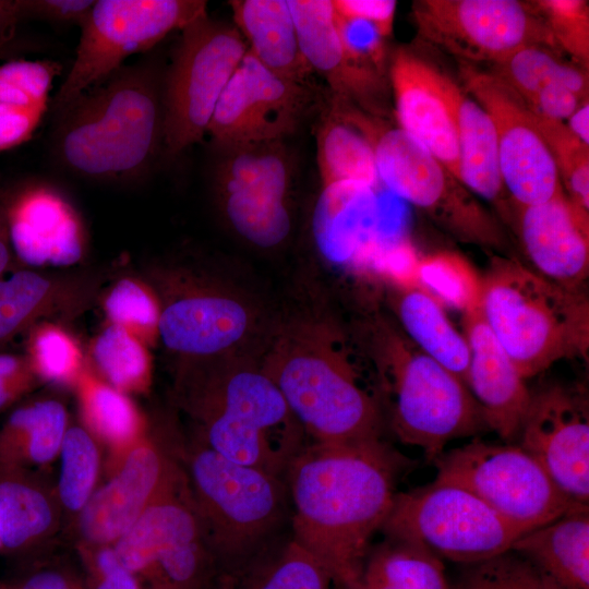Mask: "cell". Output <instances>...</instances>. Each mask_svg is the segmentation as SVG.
Returning a JSON list of instances; mask_svg holds the SVG:
<instances>
[{"label":"cell","mask_w":589,"mask_h":589,"mask_svg":"<svg viewBox=\"0 0 589 589\" xmlns=\"http://www.w3.org/2000/svg\"><path fill=\"white\" fill-rule=\"evenodd\" d=\"M149 349L127 328L106 322L85 350L86 364L118 390L143 389L153 370Z\"/></svg>","instance_id":"d590c367"},{"label":"cell","mask_w":589,"mask_h":589,"mask_svg":"<svg viewBox=\"0 0 589 589\" xmlns=\"http://www.w3.org/2000/svg\"><path fill=\"white\" fill-rule=\"evenodd\" d=\"M67 412L57 400H40L14 410L8 421L11 433L25 435L31 457L37 462L53 458L65 434Z\"/></svg>","instance_id":"ee69618b"},{"label":"cell","mask_w":589,"mask_h":589,"mask_svg":"<svg viewBox=\"0 0 589 589\" xmlns=\"http://www.w3.org/2000/svg\"><path fill=\"white\" fill-rule=\"evenodd\" d=\"M419 35L468 61L496 63L528 45L555 48L532 2L517 0H417Z\"/></svg>","instance_id":"9a60e30c"},{"label":"cell","mask_w":589,"mask_h":589,"mask_svg":"<svg viewBox=\"0 0 589 589\" xmlns=\"http://www.w3.org/2000/svg\"><path fill=\"white\" fill-rule=\"evenodd\" d=\"M351 346L337 320L302 310L273 320L257 352L262 369L315 443L382 440V407L363 386Z\"/></svg>","instance_id":"7a4b0ae2"},{"label":"cell","mask_w":589,"mask_h":589,"mask_svg":"<svg viewBox=\"0 0 589 589\" xmlns=\"http://www.w3.org/2000/svg\"><path fill=\"white\" fill-rule=\"evenodd\" d=\"M98 302L107 323L127 328L149 348L159 342V301L144 277L115 278L104 287Z\"/></svg>","instance_id":"8d00e7d4"},{"label":"cell","mask_w":589,"mask_h":589,"mask_svg":"<svg viewBox=\"0 0 589 589\" xmlns=\"http://www.w3.org/2000/svg\"><path fill=\"white\" fill-rule=\"evenodd\" d=\"M22 589H70V587L59 574L46 572L33 576Z\"/></svg>","instance_id":"6f0895ef"},{"label":"cell","mask_w":589,"mask_h":589,"mask_svg":"<svg viewBox=\"0 0 589 589\" xmlns=\"http://www.w3.org/2000/svg\"><path fill=\"white\" fill-rule=\"evenodd\" d=\"M0 545H1V540H0Z\"/></svg>","instance_id":"680465c9"},{"label":"cell","mask_w":589,"mask_h":589,"mask_svg":"<svg viewBox=\"0 0 589 589\" xmlns=\"http://www.w3.org/2000/svg\"><path fill=\"white\" fill-rule=\"evenodd\" d=\"M519 446L573 502L589 503V404L578 385L548 384L531 393Z\"/></svg>","instance_id":"ac0fdd59"},{"label":"cell","mask_w":589,"mask_h":589,"mask_svg":"<svg viewBox=\"0 0 589 589\" xmlns=\"http://www.w3.org/2000/svg\"><path fill=\"white\" fill-rule=\"evenodd\" d=\"M21 22L16 0H0V53L13 40L16 26Z\"/></svg>","instance_id":"db71d44e"},{"label":"cell","mask_w":589,"mask_h":589,"mask_svg":"<svg viewBox=\"0 0 589 589\" xmlns=\"http://www.w3.org/2000/svg\"><path fill=\"white\" fill-rule=\"evenodd\" d=\"M25 336L24 356L37 377L55 383L80 380L86 368L85 350L65 324L40 322Z\"/></svg>","instance_id":"74e56055"},{"label":"cell","mask_w":589,"mask_h":589,"mask_svg":"<svg viewBox=\"0 0 589 589\" xmlns=\"http://www.w3.org/2000/svg\"><path fill=\"white\" fill-rule=\"evenodd\" d=\"M543 45L519 48L500 62L493 63L494 75L524 104L542 88L560 84L582 99H588V74L584 69L566 63Z\"/></svg>","instance_id":"836d02e7"},{"label":"cell","mask_w":589,"mask_h":589,"mask_svg":"<svg viewBox=\"0 0 589 589\" xmlns=\"http://www.w3.org/2000/svg\"><path fill=\"white\" fill-rule=\"evenodd\" d=\"M380 531L385 538L421 544L441 560L467 565L510 550L529 530L503 518L470 491L433 481L396 492Z\"/></svg>","instance_id":"30bf717a"},{"label":"cell","mask_w":589,"mask_h":589,"mask_svg":"<svg viewBox=\"0 0 589 589\" xmlns=\"http://www.w3.org/2000/svg\"><path fill=\"white\" fill-rule=\"evenodd\" d=\"M105 275L21 267L0 277V350L40 322L65 324L98 302Z\"/></svg>","instance_id":"7402d4cb"},{"label":"cell","mask_w":589,"mask_h":589,"mask_svg":"<svg viewBox=\"0 0 589 589\" xmlns=\"http://www.w3.org/2000/svg\"><path fill=\"white\" fill-rule=\"evenodd\" d=\"M364 320L360 346L402 443L420 447L434 461L448 442L489 429L465 383L417 347L395 320L377 310Z\"/></svg>","instance_id":"5b68a950"},{"label":"cell","mask_w":589,"mask_h":589,"mask_svg":"<svg viewBox=\"0 0 589 589\" xmlns=\"http://www.w3.org/2000/svg\"><path fill=\"white\" fill-rule=\"evenodd\" d=\"M481 278L484 322L525 380L563 359H588L585 289L563 287L503 254L491 256Z\"/></svg>","instance_id":"8992f818"},{"label":"cell","mask_w":589,"mask_h":589,"mask_svg":"<svg viewBox=\"0 0 589 589\" xmlns=\"http://www.w3.org/2000/svg\"><path fill=\"white\" fill-rule=\"evenodd\" d=\"M389 81L399 129L458 179V107L462 91L436 68L401 48L392 57Z\"/></svg>","instance_id":"ffe728a7"},{"label":"cell","mask_w":589,"mask_h":589,"mask_svg":"<svg viewBox=\"0 0 589 589\" xmlns=\"http://www.w3.org/2000/svg\"><path fill=\"white\" fill-rule=\"evenodd\" d=\"M81 397L89 423L105 437L124 442L139 428V414L122 392L96 380L87 364L80 377Z\"/></svg>","instance_id":"60d3db41"},{"label":"cell","mask_w":589,"mask_h":589,"mask_svg":"<svg viewBox=\"0 0 589 589\" xmlns=\"http://www.w3.org/2000/svg\"><path fill=\"white\" fill-rule=\"evenodd\" d=\"M177 370L179 400L200 425V444L285 478L308 436L257 353L182 363Z\"/></svg>","instance_id":"277c9868"},{"label":"cell","mask_w":589,"mask_h":589,"mask_svg":"<svg viewBox=\"0 0 589 589\" xmlns=\"http://www.w3.org/2000/svg\"><path fill=\"white\" fill-rule=\"evenodd\" d=\"M329 573L291 533L255 560L226 589H334Z\"/></svg>","instance_id":"e575fe53"},{"label":"cell","mask_w":589,"mask_h":589,"mask_svg":"<svg viewBox=\"0 0 589 589\" xmlns=\"http://www.w3.org/2000/svg\"><path fill=\"white\" fill-rule=\"evenodd\" d=\"M316 160L321 185L358 181L382 187L370 140L330 107L316 132Z\"/></svg>","instance_id":"d6a6232c"},{"label":"cell","mask_w":589,"mask_h":589,"mask_svg":"<svg viewBox=\"0 0 589 589\" xmlns=\"http://www.w3.org/2000/svg\"><path fill=\"white\" fill-rule=\"evenodd\" d=\"M47 501L37 491L17 483H0V540L14 549L41 533L50 524Z\"/></svg>","instance_id":"7bdbcfd3"},{"label":"cell","mask_w":589,"mask_h":589,"mask_svg":"<svg viewBox=\"0 0 589 589\" xmlns=\"http://www.w3.org/2000/svg\"><path fill=\"white\" fill-rule=\"evenodd\" d=\"M202 0H95L80 26L73 62L51 99L53 115L81 94L207 13Z\"/></svg>","instance_id":"7c38bea8"},{"label":"cell","mask_w":589,"mask_h":589,"mask_svg":"<svg viewBox=\"0 0 589 589\" xmlns=\"http://www.w3.org/2000/svg\"><path fill=\"white\" fill-rule=\"evenodd\" d=\"M461 75L494 123L501 175L513 205L531 206L555 196L563 190L557 168L525 104L492 74L462 67Z\"/></svg>","instance_id":"e0dca14e"},{"label":"cell","mask_w":589,"mask_h":589,"mask_svg":"<svg viewBox=\"0 0 589 589\" xmlns=\"http://www.w3.org/2000/svg\"><path fill=\"white\" fill-rule=\"evenodd\" d=\"M161 461L149 447H139L128 457L121 472L85 504L82 530L94 541L121 537L143 513L159 484Z\"/></svg>","instance_id":"484cf974"},{"label":"cell","mask_w":589,"mask_h":589,"mask_svg":"<svg viewBox=\"0 0 589 589\" xmlns=\"http://www.w3.org/2000/svg\"><path fill=\"white\" fill-rule=\"evenodd\" d=\"M462 333L470 353L466 386L489 430L513 443L531 399L526 380L484 322L480 308L462 314Z\"/></svg>","instance_id":"cb8c5ba5"},{"label":"cell","mask_w":589,"mask_h":589,"mask_svg":"<svg viewBox=\"0 0 589 589\" xmlns=\"http://www.w3.org/2000/svg\"><path fill=\"white\" fill-rule=\"evenodd\" d=\"M61 67L50 60L0 64V152L28 141L50 109V92Z\"/></svg>","instance_id":"f546056e"},{"label":"cell","mask_w":589,"mask_h":589,"mask_svg":"<svg viewBox=\"0 0 589 589\" xmlns=\"http://www.w3.org/2000/svg\"><path fill=\"white\" fill-rule=\"evenodd\" d=\"M531 116L553 156L565 195L575 207L589 215V146L564 122L532 112Z\"/></svg>","instance_id":"ab89813d"},{"label":"cell","mask_w":589,"mask_h":589,"mask_svg":"<svg viewBox=\"0 0 589 589\" xmlns=\"http://www.w3.org/2000/svg\"><path fill=\"white\" fill-rule=\"evenodd\" d=\"M22 22L46 21L75 24L79 27L92 10L95 0H16Z\"/></svg>","instance_id":"c3c4849f"},{"label":"cell","mask_w":589,"mask_h":589,"mask_svg":"<svg viewBox=\"0 0 589 589\" xmlns=\"http://www.w3.org/2000/svg\"><path fill=\"white\" fill-rule=\"evenodd\" d=\"M190 471L193 506L227 587L290 534L288 489L284 478L231 461L202 444L192 452Z\"/></svg>","instance_id":"52a82bcc"},{"label":"cell","mask_w":589,"mask_h":589,"mask_svg":"<svg viewBox=\"0 0 589 589\" xmlns=\"http://www.w3.org/2000/svg\"><path fill=\"white\" fill-rule=\"evenodd\" d=\"M346 118L371 142L381 184L461 242L508 249L507 236L473 194L423 145L399 128H375L357 108Z\"/></svg>","instance_id":"9c48e42d"},{"label":"cell","mask_w":589,"mask_h":589,"mask_svg":"<svg viewBox=\"0 0 589 589\" xmlns=\"http://www.w3.org/2000/svg\"><path fill=\"white\" fill-rule=\"evenodd\" d=\"M305 83L280 76L249 51L237 67L207 129L216 147L284 140L312 101Z\"/></svg>","instance_id":"2e32d148"},{"label":"cell","mask_w":589,"mask_h":589,"mask_svg":"<svg viewBox=\"0 0 589 589\" xmlns=\"http://www.w3.org/2000/svg\"><path fill=\"white\" fill-rule=\"evenodd\" d=\"M60 449L61 500L70 509H79L88 501L95 482L97 449L88 433L77 426L67 430Z\"/></svg>","instance_id":"f6af8a7d"},{"label":"cell","mask_w":589,"mask_h":589,"mask_svg":"<svg viewBox=\"0 0 589 589\" xmlns=\"http://www.w3.org/2000/svg\"><path fill=\"white\" fill-rule=\"evenodd\" d=\"M556 589H589V506L532 529L512 546Z\"/></svg>","instance_id":"4316f807"},{"label":"cell","mask_w":589,"mask_h":589,"mask_svg":"<svg viewBox=\"0 0 589 589\" xmlns=\"http://www.w3.org/2000/svg\"><path fill=\"white\" fill-rule=\"evenodd\" d=\"M229 5L248 51L272 72L306 83L313 72L301 52L288 0H233Z\"/></svg>","instance_id":"83f0119b"},{"label":"cell","mask_w":589,"mask_h":589,"mask_svg":"<svg viewBox=\"0 0 589 589\" xmlns=\"http://www.w3.org/2000/svg\"><path fill=\"white\" fill-rule=\"evenodd\" d=\"M458 180L472 194L493 203L505 219L512 217L506 201L494 123L485 109L461 93L458 107Z\"/></svg>","instance_id":"4dcf8cb0"},{"label":"cell","mask_w":589,"mask_h":589,"mask_svg":"<svg viewBox=\"0 0 589 589\" xmlns=\"http://www.w3.org/2000/svg\"><path fill=\"white\" fill-rule=\"evenodd\" d=\"M164 71L151 58L123 65L55 115L50 153L77 178L143 179L164 153Z\"/></svg>","instance_id":"3957f363"},{"label":"cell","mask_w":589,"mask_h":589,"mask_svg":"<svg viewBox=\"0 0 589 589\" xmlns=\"http://www.w3.org/2000/svg\"><path fill=\"white\" fill-rule=\"evenodd\" d=\"M16 264L9 239L2 187H0V277L5 274L10 266Z\"/></svg>","instance_id":"11a10c76"},{"label":"cell","mask_w":589,"mask_h":589,"mask_svg":"<svg viewBox=\"0 0 589 589\" xmlns=\"http://www.w3.org/2000/svg\"><path fill=\"white\" fill-rule=\"evenodd\" d=\"M569 131L585 145L589 146V101L584 100L567 119Z\"/></svg>","instance_id":"9f6ffc18"},{"label":"cell","mask_w":589,"mask_h":589,"mask_svg":"<svg viewBox=\"0 0 589 589\" xmlns=\"http://www.w3.org/2000/svg\"><path fill=\"white\" fill-rule=\"evenodd\" d=\"M336 14L368 22L386 38L392 34L396 1L394 0H332Z\"/></svg>","instance_id":"681fc988"},{"label":"cell","mask_w":589,"mask_h":589,"mask_svg":"<svg viewBox=\"0 0 589 589\" xmlns=\"http://www.w3.org/2000/svg\"><path fill=\"white\" fill-rule=\"evenodd\" d=\"M350 589H450L443 561L421 544L385 538L370 549Z\"/></svg>","instance_id":"1f68e13d"},{"label":"cell","mask_w":589,"mask_h":589,"mask_svg":"<svg viewBox=\"0 0 589 589\" xmlns=\"http://www.w3.org/2000/svg\"><path fill=\"white\" fill-rule=\"evenodd\" d=\"M35 376L24 354L0 350V410L27 389Z\"/></svg>","instance_id":"816d5d0a"},{"label":"cell","mask_w":589,"mask_h":589,"mask_svg":"<svg viewBox=\"0 0 589 589\" xmlns=\"http://www.w3.org/2000/svg\"><path fill=\"white\" fill-rule=\"evenodd\" d=\"M450 589H556L526 557L514 550L462 565Z\"/></svg>","instance_id":"b9f144b4"},{"label":"cell","mask_w":589,"mask_h":589,"mask_svg":"<svg viewBox=\"0 0 589 589\" xmlns=\"http://www.w3.org/2000/svg\"><path fill=\"white\" fill-rule=\"evenodd\" d=\"M394 320L423 352L466 385L469 346L444 305L419 286L385 287Z\"/></svg>","instance_id":"f1b7e54d"},{"label":"cell","mask_w":589,"mask_h":589,"mask_svg":"<svg viewBox=\"0 0 589 589\" xmlns=\"http://www.w3.org/2000/svg\"><path fill=\"white\" fill-rule=\"evenodd\" d=\"M411 460L383 442L306 443L285 482L292 540L315 557L338 589L357 581L370 542L392 507Z\"/></svg>","instance_id":"6da1fadb"},{"label":"cell","mask_w":589,"mask_h":589,"mask_svg":"<svg viewBox=\"0 0 589 589\" xmlns=\"http://www.w3.org/2000/svg\"><path fill=\"white\" fill-rule=\"evenodd\" d=\"M216 148L213 187L224 220L253 248L281 247L293 227L294 163L284 140Z\"/></svg>","instance_id":"4fadbf2b"},{"label":"cell","mask_w":589,"mask_h":589,"mask_svg":"<svg viewBox=\"0 0 589 589\" xmlns=\"http://www.w3.org/2000/svg\"><path fill=\"white\" fill-rule=\"evenodd\" d=\"M377 192L358 181L321 185L311 232L322 261L332 267L371 275L377 255L392 242L380 235Z\"/></svg>","instance_id":"44dd1931"},{"label":"cell","mask_w":589,"mask_h":589,"mask_svg":"<svg viewBox=\"0 0 589 589\" xmlns=\"http://www.w3.org/2000/svg\"><path fill=\"white\" fill-rule=\"evenodd\" d=\"M9 239L22 267L64 268L81 263L88 250L80 214L55 187L25 180L2 188Z\"/></svg>","instance_id":"d6986e66"},{"label":"cell","mask_w":589,"mask_h":589,"mask_svg":"<svg viewBox=\"0 0 589 589\" xmlns=\"http://www.w3.org/2000/svg\"><path fill=\"white\" fill-rule=\"evenodd\" d=\"M434 481L459 485L503 518L532 530L580 505L569 500L543 467L519 445L473 440L434 461Z\"/></svg>","instance_id":"5bb4252c"},{"label":"cell","mask_w":589,"mask_h":589,"mask_svg":"<svg viewBox=\"0 0 589 589\" xmlns=\"http://www.w3.org/2000/svg\"><path fill=\"white\" fill-rule=\"evenodd\" d=\"M586 99L560 84H551L542 88L525 106L534 115L563 122Z\"/></svg>","instance_id":"f907efd6"},{"label":"cell","mask_w":589,"mask_h":589,"mask_svg":"<svg viewBox=\"0 0 589 589\" xmlns=\"http://www.w3.org/2000/svg\"><path fill=\"white\" fill-rule=\"evenodd\" d=\"M517 232L533 271L568 289H585L589 275V215L561 190L546 202L516 207Z\"/></svg>","instance_id":"603a6c76"},{"label":"cell","mask_w":589,"mask_h":589,"mask_svg":"<svg viewBox=\"0 0 589 589\" xmlns=\"http://www.w3.org/2000/svg\"><path fill=\"white\" fill-rule=\"evenodd\" d=\"M180 32L163 77L164 154L169 158L206 135L216 105L248 51L236 26L207 13Z\"/></svg>","instance_id":"8fae6325"},{"label":"cell","mask_w":589,"mask_h":589,"mask_svg":"<svg viewBox=\"0 0 589 589\" xmlns=\"http://www.w3.org/2000/svg\"><path fill=\"white\" fill-rule=\"evenodd\" d=\"M99 569L104 578L97 589H139L132 573L123 568L118 560L105 563Z\"/></svg>","instance_id":"f5cc1de1"},{"label":"cell","mask_w":589,"mask_h":589,"mask_svg":"<svg viewBox=\"0 0 589 589\" xmlns=\"http://www.w3.org/2000/svg\"><path fill=\"white\" fill-rule=\"evenodd\" d=\"M301 52L313 73L329 85L333 98L357 104L370 115L383 113L385 81L356 63L338 36L332 0H288Z\"/></svg>","instance_id":"d4e9b609"},{"label":"cell","mask_w":589,"mask_h":589,"mask_svg":"<svg viewBox=\"0 0 589 589\" xmlns=\"http://www.w3.org/2000/svg\"><path fill=\"white\" fill-rule=\"evenodd\" d=\"M548 26L556 47L588 65L589 11L584 0H539L532 2Z\"/></svg>","instance_id":"bcb514c9"},{"label":"cell","mask_w":589,"mask_h":589,"mask_svg":"<svg viewBox=\"0 0 589 589\" xmlns=\"http://www.w3.org/2000/svg\"><path fill=\"white\" fill-rule=\"evenodd\" d=\"M143 277L159 301V342L177 365L259 352L273 321L249 294L188 264H152Z\"/></svg>","instance_id":"ba28073f"},{"label":"cell","mask_w":589,"mask_h":589,"mask_svg":"<svg viewBox=\"0 0 589 589\" xmlns=\"http://www.w3.org/2000/svg\"><path fill=\"white\" fill-rule=\"evenodd\" d=\"M334 22L347 55L359 65L381 76L385 74V38L372 24L342 17L334 12Z\"/></svg>","instance_id":"7dc6e473"},{"label":"cell","mask_w":589,"mask_h":589,"mask_svg":"<svg viewBox=\"0 0 589 589\" xmlns=\"http://www.w3.org/2000/svg\"><path fill=\"white\" fill-rule=\"evenodd\" d=\"M417 286L462 314L480 308L482 278L460 255L438 252L418 260Z\"/></svg>","instance_id":"f35d334b"}]
</instances>
